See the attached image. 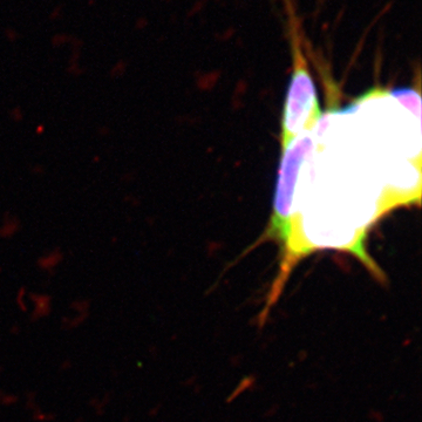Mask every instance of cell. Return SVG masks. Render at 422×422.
I'll return each mask as SVG.
<instances>
[{"instance_id":"cell-22","label":"cell","mask_w":422,"mask_h":422,"mask_svg":"<svg viewBox=\"0 0 422 422\" xmlns=\"http://www.w3.org/2000/svg\"><path fill=\"white\" fill-rule=\"evenodd\" d=\"M0 273H2V268H0Z\"/></svg>"},{"instance_id":"cell-20","label":"cell","mask_w":422,"mask_h":422,"mask_svg":"<svg viewBox=\"0 0 422 422\" xmlns=\"http://www.w3.org/2000/svg\"><path fill=\"white\" fill-rule=\"evenodd\" d=\"M83 421V417H79V419H76L74 422H82Z\"/></svg>"},{"instance_id":"cell-19","label":"cell","mask_w":422,"mask_h":422,"mask_svg":"<svg viewBox=\"0 0 422 422\" xmlns=\"http://www.w3.org/2000/svg\"><path fill=\"white\" fill-rule=\"evenodd\" d=\"M37 133H38V134H41V133H42V126H39V127H37Z\"/></svg>"},{"instance_id":"cell-17","label":"cell","mask_w":422,"mask_h":422,"mask_svg":"<svg viewBox=\"0 0 422 422\" xmlns=\"http://www.w3.org/2000/svg\"><path fill=\"white\" fill-rule=\"evenodd\" d=\"M40 169H42V166L40 165H36L34 168L32 169V173L36 174V175H40Z\"/></svg>"},{"instance_id":"cell-7","label":"cell","mask_w":422,"mask_h":422,"mask_svg":"<svg viewBox=\"0 0 422 422\" xmlns=\"http://www.w3.org/2000/svg\"><path fill=\"white\" fill-rule=\"evenodd\" d=\"M90 313H76L75 316H66L61 318V328L65 331H73L86 323Z\"/></svg>"},{"instance_id":"cell-15","label":"cell","mask_w":422,"mask_h":422,"mask_svg":"<svg viewBox=\"0 0 422 422\" xmlns=\"http://www.w3.org/2000/svg\"><path fill=\"white\" fill-rule=\"evenodd\" d=\"M72 366H73V362H72L71 359H64L63 361L60 362L59 370L61 372H67V371H69L72 369Z\"/></svg>"},{"instance_id":"cell-11","label":"cell","mask_w":422,"mask_h":422,"mask_svg":"<svg viewBox=\"0 0 422 422\" xmlns=\"http://www.w3.org/2000/svg\"><path fill=\"white\" fill-rule=\"evenodd\" d=\"M69 308L75 313H90L91 301L88 299H74L69 303Z\"/></svg>"},{"instance_id":"cell-12","label":"cell","mask_w":422,"mask_h":422,"mask_svg":"<svg viewBox=\"0 0 422 422\" xmlns=\"http://www.w3.org/2000/svg\"><path fill=\"white\" fill-rule=\"evenodd\" d=\"M19 400H20V398L17 394L9 393L0 389V405L4 406V407H11V406L17 405Z\"/></svg>"},{"instance_id":"cell-10","label":"cell","mask_w":422,"mask_h":422,"mask_svg":"<svg viewBox=\"0 0 422 422\" xmlns=\"http://www.w3.org/2000/svg\"><path fill=\"white\" fill-rule=\"evenodd\" d=\"M27 294H29V291L25 286H20L15 294V304H17L19 311L22 313H29V301L26 300Z\"/></svg>"},{"instance_id":"cell-5","label":"cell","mask_w":422,"mask_h":422,"mask_svg":"<svg viewBox=\"0 0 422 422\" xmlns=\"http://www.w3.org/2000/svg\"><path fill=\"white\" fill-rule=\"evenodd\" d=\"M65 259V254L60 247H54V249L47 251L44 255L37 259V266L44 272L48 274H54L61 263Z\"/></svg>"},{"instance_id":"cell-13","label":"cell","mask_w":422,"mask_h":422,"mask_svg":"<svg viewBox=\"0 0 422 422\" xmlns=\"http://www.w3.org/2000/svg\"><path fill=\"white\" fill-rule=\"evenodd\" d=\"M25 407L26 409L31 410V412H33L34 409H37L39 407L37 401V392H34V390H29V392L26 393Z\"/></svg>"},{"instance_id":"cell-8","label":"cell","mask_w":422,"mask_h":422,"mask_svg":"<svg viewBox=\"0 0 422 422\" xmlns=\"http://www.w3.org/2000/svg\"><path fill=\"white\" fill-rule=\"evenodd\" d=\"M111 397H113L111 392H107L103 394L102 398L92 397L90 399L88 405H90V407L93 409V412L95 413V415H98V416L103 415L104 412H106V408L108 407V405L110 404Z\"/></svg>"},{"instance_id":"cell-9","label":"cell","mask_w":422,"mask_h":422,"mask_svg":"<svg viewBox=\"0 0 422 422\" xmlns=\"http://www.w3.org/2000/svg\"><path fill=\"white\" fill-rule=\"evenodd\" d=\"M31 417L34 422H54L58 419V415L53 412H45L40 407L31 412Z\"/></svg>"},{"instance_id":"cell-4","label":"cell","mask_w":422,"mask_h":422,"mask_svg":"<svg viewBox=\"0 0 422 422\" xmlns=\"http://www.w3.org/2000/svg\"><path fill=\"white\" fill-rule=\"evenodd\" d=\"M390 94L401 104H404L410 113H414L417 122L421 121V98L419 91H415L414 88L400 87L393 90Z\"/></svg>"},{"instance_id":"cell-2","label":"cell","mask_w":422,"mask_h":422,"mask_svg":"<svg viewBox=\"0 0 422 422\" xmlns=\"http://www.w3.org/2000/svg\"><path fill=\"white\" fill-rule=\"evenodd\" d=\"M284 3L291 44L292 73L283 108L282 152L300 135L310 133L321 116L318 93L304 52L299 19L294 11L292 0H284Z\"/></svg>"},{"instance_id":"cell-18","label":"cell","mask_w":422,"mask_h":422,"mask_svg":"<svg viewBox=\"0 0 422 422\" xmlns=\"http://www.w3.org/2000/svg\"><path fill=\"white\" fill-rule=\"evenodd\" d=\"M129 420H130V415H126V416L123 417V419H122V422H129Z\"/></svg>"},{"instance_id":"cell-3","label":"cell","mask_w":422,"mask_h":422,"mask_svg":"<svg viewBox=\"0 0 422 422\" xmlns=\"http://www.w3.org/2000/svg\"><path fill=\"white\" fill-rule=\"evenodd\" d=\"M27 298L32 305V311L30 312L31 323H38L39 320L49 317L53 308V298L51 294L30 291Z\"/></svg>"},{"instance_id":"cell-14","label":"cell","mask_w":422,"mask_h":422,"mask_svg":"<svg viewBox=\"0 0 422 422\" xmlns=\"http://www.w3.org/2000/svg\"><path fill=\"white\" fill-rule=\"evenodd\" d=\"M10 118L13 120L14 122H21L22 119H24V111L19 106L13 107L12 109L10 110Z\"/></svg>"},{"instance_id":"cell-16","label":"cell","mask_w":422,"mask_h":422,"mask_svg":"<svg viewBox=\"0 0 422 422\" xmlns=\"http://www.w3.org/2000/svg\"><path fill=\"white\" fill-rule=\"evenodd\" d=\"M21 333V326L19 324H13L10 327V334L13 336H18Z\"/></svg>"},{"instance_id":"cell-6","label":"cell","mask_w":422,"mask_h":422,"mask_svg":"<svg viewBox=\"0 0 422 422\" xmlns=\"http://www.w3.org/2000/svg\"><path fill=\"white\" fill-rule=\"evenodd\" d=\"M20 230V219L12 214H6L3 218V224L0 226V238H12Z\"/></svg>"},{"instance_id":"cell-21","label":"cell","mask_w":422,"mask_h":422,"mask_svg":"<svg viewBox=\"0 0 422 422\" xmlns=\"http://www.w3.org/2000/svg\"><path fill=\"white\" fill-rule=\"evenodd\" d=\"M3 371H4V369H3V366H2V365H0V374H2V373H3Z\"/></svg>"},{"instance_id":"cell-1","label":"cell","mask_w":422,"mask_h":422,"mask_svg":"<svg viewBox=\"0 0 422 422\" xmlns=\"http://www.w3.org/2000/svg\"><path fill=\"white\" fill-rule=\"evenodd\" d=\"M310 133L300 135L282 152L283 157L278 170L273 210L265 237L278 242L282 247L283 258L264 312H268L269 307L278 300L290 272L300 259L299 226L298 218L293 214V203L300 170L313 149V140Z\"/></svg>"}]
</instances>
